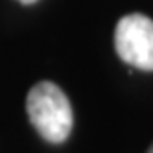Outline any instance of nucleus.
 <instances>
[{
  "instance_id": "2",
  "label": "nucleus",
  "mask_w": 153,
  "mask_h": 153,
  "mask_svg": "<svg viewBox=\"0 0 153 153\" xmlns=\"http://www.w3.org/2000/svg\"><path fill=\"white\" fill-rule=\"evenodd\" d=\"M114 46L122 61L138 70H153V20L142 13H129L116 24Z\"/></svg>"
},
{
  "instance_id": "1",
  "label": "nucleus",
  "mask_w": 153,
  "mask_h": 153,
  "mask_svg": "<svg viewBox=\"0 0 153 153\" xmlns=\"http://www.w3.org/2000/svg\"><path fill=\"white\" fill-rule=\"evenodd\" d=\"M26 109L30 122L45 140L61 144L68 138L74 114L67 94L56 83L41 81L31 87L26 98Z\"/></svg>"
},
{
  "instance_id": "4",
  "label": "nucleus",
  "mask_w": 153,
  "mask_h": 153,
  "mask_svg": "<svg viewBox=\"0 0 153 153\" xmlns=\"http://www.w3.org/2000/svg\"><path fill=\"white\" fill-rule=\"evenodd\" d=\"M148 153H153V144H151V148L148 149Z\"/></svg>"
},
{
  "instance_id": "3",
  "label": "nucleus",
  "mask_w": 153,
  "mask_h": 153,
  "mask_svg": "<svg viewBox=\"0 0 153 153\" xmlns=\"http://www.w3.org/2000/svg\"><path fill=\"white\" fill-rule=\"evenodd\" d=\"M19 2H20V4H35L37 0H19Z\"/></svg>"
}]
</instances>
